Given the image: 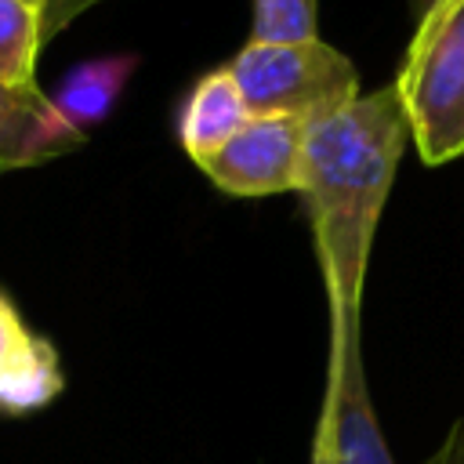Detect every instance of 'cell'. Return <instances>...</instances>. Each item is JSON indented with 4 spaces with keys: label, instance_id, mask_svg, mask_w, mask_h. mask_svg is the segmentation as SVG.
I'll use <instances>...</instances> for the list:
<instances>
[{
    "label": "cell",
    "instance_id": "6da1fadb",
    "mask_svg": "<svg viewBox=\"0 0 464 464\" xmlns=\"http://www.w3.org/2000/svg\"><path fill=\"white\" fill-rule=\"evenodd\" d=\"M410 123L395 83L359 94L344 109L308 123L301 185L330 315H359L370 246L388 203Z\"/></svg>",
    "mask_w": 464,
    "mask_h": 464
},
{
    "label": "cell",
    "instance_id": "7a4b0ae2",
    "mask_svg": "<svg viewBox=\"0 0 464 464\" xmlns=\"http://www.w3.org/2000/svg\"><path fill=\"white\" fill-rule=\"evenodd\" d=\"M395 91L424 163L464 156V0H439L413 18Z\"/></svg>",
    "mask_w": 464,
    "mask_h": 464
},
{
    "label": "cell",
    "instance_id": "3957f363",
    "mask_svg": "<svg viewBox=\"0 0 464 464\" xmlns=\"http://www.w3.org/2000/svg\"><path fill=\"white\" fill-rule=\"evenodd\" d=\"M228 72L250 116H294L315 123L359 98L352 58L319 36L290 44L250 40L228 62Z\"/></svg>",
    "mask_w": 464,
    "mask_h": 464
},
{
    "label": "cell",
    "instance_id": "277c9868",
    "mask_svg": "<svg viewBox=\"0 0 464 464\" xmlns=\"http://www.w3.org/2000/svg\"><path fill=\"white\" fill-rule=\"evenodd\" d=\"M312 464H395L366 388L359 315H330V366Z\"/></svg>",
    "mask_w": 464,
    "mask_h": 464
},
{
    "label": "cell",
    "instance_id": "5b68a950",
    "mask_svg": "<svg viewBox=\"0 0 464 464\" xmlns=\"http://www.w3.org/2000/svg\"><path fill=\"white\" fill-rule=\"evenodd\" d=\"M138 69V54H105L83 62L62 76V83L44 94L22 130L14 149V167H33L51 156L76 149L120 102L123 87Z\"/></svg>",
    "mask_w": 464,
    "mask_h": 464
},
{
    "label": "cell",
    "instance_id": "8992f818",
    "mask_svg": "<svg viewBox=\"0 0 464 464\" xmlns=\"http://www.w3.org/2000/svg\"><path fill=\"white\" fill-rule=\"evenodd\" d=\"M304 130L308 123L294 116H250L199 170L232 196L297 192Z\"/></svg>",
    "mask_w": 464,
    "mask_h": 464
},
{
    "label": "cell",
    "instance_id": "52a82bcc",
    "mask_svg": "<svg viewBox=\"0 0 464 464\" xmlns=\"http://www.w3.org/2000/svg\"><path fill=\"white\" fill-rule=\"evenodd\" d=\"M250 120V109L228 72L225 69H214L207 76L196 80V87L188 91L185 105H181V116H178V138L185 145V152L203 163L207 156H214L243 123Z\"/></svg>",
    "mask_w": 464,
    "mask_h": 464
},
{
    "label": "cell",
    "instance_id": "ba28073f",
    "mask_svg": "<svg viewBox=\"0 0 464 464\" xmlns=\"http://www.w3.org/2000/svg\"><path fill=\"white\" fill-rule=\"evenodd\" d=\"M62 392V366L51 341L29 334L18 355L0 373V410L4 413H29L47 406Z\"/></svg>",
    "mask_w": 464,
    "mask_h": 464
},
{
    "label": "cell",
    "instance_id": "9c48e42d",
    "mask_svg": "<svg viewBox=\"0 0 464 464\" xmlns=\"http://www.w3.org/2000/svg\"><path fill=\"white\" fill-rule=\"evenodd\" d=\"M51 36L47 14L29 0H0V83L36 87V54Z\"/></svg>",
    "mask_w": 464,
    "mask_h": 464
},
{
    "label": "cell",
    "instance_id": "30bf717a",
    "mask_svg": "<svg viewBox=\"0 0 464 464\" xmlns=\"http://www.w3.org/2000/svg\"><path fill=\"white\" fill-rule=\"evenodd\" d=\"M315 33V0H254V36L265 44L312 40Z\"/></svg>",
    "mask_w": 464,
    "mask_h": 464
},
{
    "label": "cell",
    "instance_id": "8fae6325",
    "mask_svg": "<svg viewBox=\"0 0 464 464\" xmlns=\"http://www.w3.org/2000/svg\"><path fill=\"white\" fill-rule=\"evenodd\" d=\"M44 98L40 87H7L0 83V170H14V149L22 141V130Z\"/></svg>",
    "mask_w": 464,
    "mask_h": 464
},
{
    "label": "cell",
    "instance_id": "7c38bea8",
    "mask_svg": "<svg viewBox=\"0 0 464 464\" xmlns=\"http://www.w3.org/2000/svg\"><path fill=\"white\" fill-rule=\"evenodd\" d=\"M29 341V330L18 315V308L7 301V294H0V373L7 370V362L18 355V348Z\"/></svg>",
    "mask_w": 464,
    "mask_h": 464
},
{
    "label": "cell",
    "instance_id": "4fadbf2b",
    "mask_svg": "<svg viewBox=\"0 0 464 464\" xmlns=\"http://www.w3.org/2000/svg\"><path fill=\"white\" fill-rule=\"evenodd\" d=\"M424 464H464V413L450 424L446 439L439 442V450H435Z\"/></svg>",
    "mask_w": 464,
    "mask_h": 464
},
{
    "label": "cell",
    "instance_id": "5bb4252c",
    "mask_svg": "<svg viewBox=\"0 0 464 464\" xmlns=\"http://www.w3.org/2000/svg\"><path fill=\"white\" fill-rule=\"evenodd\" d=\"M431 4H439V0H410V11H413V18H420V14H424Z\"/></svg>",
    "mask_w": 464,
    "mask_h": 464
},
{
    "label": "cell",
    "instance_id": "9a60e30c",
    "mask_svg": "<svg viewBox=\"0 0 464 464\" xmlns=\"http://www.w3.org/2000/svg\"><path fill=\"white\" fill-rule=\"evenodd\" d=\"M29 4H44V0H29Z\"/></svg>",
    "mask_w": 464,
    "mask_h": 464
}]
</instances>
